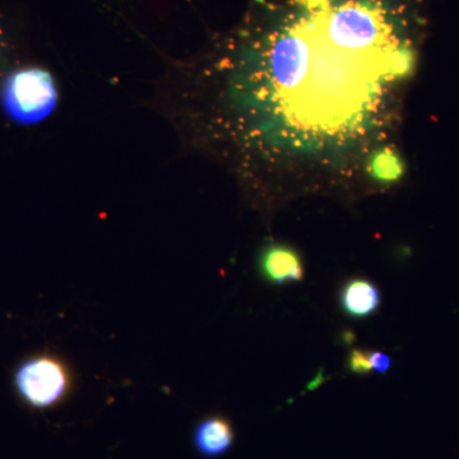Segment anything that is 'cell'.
<instances>
[{"label": "cell", "instance_id": "6da1fadb", "mask_svg": "<svg viewBox=\"0 0 459 459\" xmlns=\"http://www.w3.org/2000/svg\"><path fill=\"white\" fill-rule=\"evenodd\" d=\"M301 7L290 25L253 8L204 56L168 68L157 93L184 144L221 161L244 186L261 183L307 87L334 90L376 114L382 104L325 78L391 90L415 65V53L397 39L377 3Z\"/></svg>", "mask_w": 459, "mask_h": 459}, {"label": "cell", "instance_id": "7a4b0ae2", "mask_svg": "<svg viewBox=\"0 0 459 459\" xmlns=\"http://www.w3.org/2000/svg\"><path fill=\"white\" fill-rule=\"evenodd\" d=\"M71 368L56 353H31L12 371V388L18 400L35 411L54 409L63 403L74 389Z\"/></svg>", "mask_w": 459, "mask_h": 459}, {"label": "cell", "instance_id": "3957f363", "mask_svg": "<svg viewBox=\"0 0 459 459\" xmlns=\"http://www.w3.org/2000/svg\"><path fill=\"white\" fill-rule=\"evenodd\" d=\"M2 98L12 119L33 124L47 119L53 113L59 95L50 72L30 66L8 75L3 84Z\"/></svg>", "mask_w": 459, "mask_h": 459}, {"label": "cell", "instance_id": "277c9868", "mask_svg": "<svg viewBox=\"0 0 459 459\" xmlns=\"http://www.w3.org/2000/svg\"><path fill=\"white\" fill-rule=\"evenodd\" d=\"M256 264L262 279L270 285L283 286L304 280L303 258L286 244L272 243L263 247Z\"/></svg>", "mask_w": 459, "mask_h": 459}, {"label": "cell", "instance_id": "5b68a950", "mask_svg": "<svg viewBox=\"0 0 459 459\" xmlns=\"http://www.w3.org/2000/svg\"><path fill=\"white\" fill-rule=\"evenodd\" d=\"M234 443V427L225 416H205L193 431V446L204 457H221L232 448Z\"/></svg>", "mask_w": 459, "mask_h": 459}, {"label": "cell", "instance_id": "8992f818", "mask_svg": "<svg viewBox=\"0 0 459 459\" xmlns=\"http://www.w3.org/2000/svg\"><path fill=\"white\" fill-rule=\"evenodd\" d=\"M338 301L349 318L367 319L379 310L382 295L376 283L358 277L343 283Z\"/></svg>", "mask_w": 459, "mask_h": 459}, {"label": "cell", "instance_id": "52a82bcc", "mask_svg": "<svg viewBox=\"0 0 459 459\" xmlns=\"http://www.w3.org/2000/svg\"><path fill=\"white\" fill-rule=\"evenodd\" d=\"M367 169L371 179L380 186L398 183L404 175L403 160L391 146L380 147L371 153Z\"/></svg>", "mask_w": 459, "mask_h": 459}, {"label": "cell", "instance_id": "ba28073f", "mask_svg": "<svg viewBox=\"0 0 459 459\" xmlns=\"http://www.w3.org/2000/svg\"><path fill=\"white\" fill-rule=\"evenodd\" d=\"M347 369L355 376H368L373 371L370 362V351L362 349H353L347 358Z\"/></svg>", "mask_w": 459, "mask_h": 459}, {"label": "cell", "instance_id": "9c48e42d", "mask_svg": "<svg viewBox=\"0 0 459 459\" xmlns=\"http://www.w3.org/2000/svg\"><path fill=\"white\" fill-rule=\"evenodd\" d=\"M370 362L373 370L377 371V373L385 374L391 369V359H389V356H386L385 353L370 351Z\"/></svg>", "mask_w": 459, "mask_h": 459}, {"label": "cell", "instance_id": "30bf717a", "mask_svg": "<svg viewBox=\"0 0 459 459\" xmlns=\"http://www.w3.org/2000/svg\"><path fill=\"white\" fill-rule=\"evenodd\" d=\"M323 382H325V376H323V371H320L318 377H316V379H314L313 382L307 385V391H313V389H316V386L322 385Z\"/></svg>", "mask_w": 459, "mask_h": 459}, {"label": "cell", "instance_id": "8fae6325", "mask_svg": "<svg viewBox=\"0 0 459 459\" xmlns=\"http://www.w3.org/2000/svg\"><path fill=\"white\" fill-rule=\"evenodd\" d=\"M4 50H5L4 36H3L2 31H0V65H2L3 56H4Z\"/></svg>", "mask_w": 459, "mask_h": 459}, {"label": "cell", "instance_id": "7c38bea8", "mask_svg": "<svg viewBox=\"0 0 459 459\" xmlns=\"http://www.w3.org/2000/svg\"><path fill=\"white\" fill-rule=\"evenodd\" d=\"M343 342L346 344L352 343L355 341V334H352L351 332H344L342 334Z\"/></svg>", "mask_w": 459, "mask_h": 459}]
</instances>
